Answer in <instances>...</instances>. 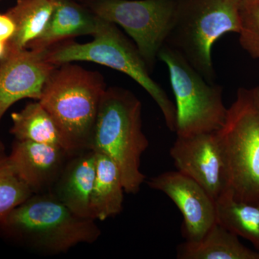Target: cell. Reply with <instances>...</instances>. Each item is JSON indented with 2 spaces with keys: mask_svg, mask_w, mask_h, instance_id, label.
<instances>
[{
  "mask_svg": "<svg viewBox=\"0 0 259 259\" xmlns=\"http://www.w3.org/2000/svg\"><path fill=\"white\" fill-rule=\"evenodd\" d=\"M101 234L95 220L75 214L51 192L32 194L0 222L2 239L47 255L93 244Z\"/></svg>",
  "mask_w": 259,
  "mask_h": 259,
  "instance_id": "obj_1",
  "label": "cell"
},
{
  "mask_svg": "<svg viewBox=\"0 0 259 259\" xmlns=\"http://www.w3.org/2000/svg\"><path fill=\"white\" fill-rule=\"evenodd\" d=\"M106 89L100 73L71 63L56 66L51 73L38 101L54 119L69 152L90 149Z\"/></svg>",
  "mask_w": 259,
  "mask_h": 259,
  "instance_id": "obj_2",
  "label": "cell"
},
{
  "mask_svg": "<svg viewBox=\"0 0 259 259\" xmlns=\"http://www.w3.org/2000/svg\"><path fill=\"white\" fill-rule=\"evenodd\" d=\"M141 110V102L129 90L107 88L90 144V149L115 162L127 194H137L146 180L141 171V158L149 142L143 132Z\"/></svg>",
  "mask_w": 259,
  "mask_h": 259,
  "instance_id": "obj_3",
  "label": "cell"
},
{
  "mask_svg": "<svg viewBox=\"0 0 259 259\" xmlns=\"http://www.w3.org/2000/svg\"><path fill=\"white\" fill-rule=\"evenodd\" d=\"M241 0H177L166 44L209 83H214L212 49L218 39L241 28Z\"/></svg>",
  "mask_w": 259,
  "mask_h": 259,
  "instance_id": "obj_4",
  "label": "cell"
},
{
  "mask_svg": "<svg viewBox=\"0 0 259 259\" xmlns=\"http://www.w3.org/2000/svg\"><path fill=\"white\" fill-rule=\"evenodd\" d=\"M92 41L78 44L64 40L46 49V59L59 65L75 61H90L120 71L144 89L163 114L168 128L176 132L177 110L164 90L151 78L150 70L135 44L116 25L105 21Z\"/></svg>",
  "mask_w": 259,
  "mask_h": 259,
  "instance_id": "obj_5",
  "label": "cell"
},
{
  "mask_svg": "<svg viewBox=\"0 0 259 259\" xmlns=\"http://www.w3.org/2000/svg\"><path fill=\"white\" fill-rule=\"evenodd\" d=\"M217 134L228 189L238 200L259 203V100L255 88L238 90Z\"/></svg>",
  "mask_w": 259,
  "mask_h": 259,
  "instance_id": "obj_6",
  "label": "cell"
},
{
  "mask_svg": "<svg viewBox=\"0 0 259 259\" xmlns=\"http://www.w3.org/2000/svg\"><path fill=\"white\" fill-rule=\"evenodd\" d=\"M169 73L176 100L177 136L216 132L226 122L223 88L209 83L178 51L164 44L158 54Z\"/></svg>",
  "mask_w": 259,
  "mask_h": 259,
  "instance_id": "obj_7",
  "label": "cell"
},
{
  "mask_svg": "<svg viewBox=\"0 0 259 259\" xmlns=\"http://www.w3.org/2000/svg\"><path fill=\"white\" fill-rule=\"evenodd\" d=\"M95 15L119 25L152 69L171 31L177 0H87Z\"/></svg>",
  "mask_w": 259,
  "mask_h": 259,
  "instance_id": "obj_8",
  "label": "cell"
},
{
  "mask_svg": "<svg viewBox=\"0 0 259 259\" xmlns=\"http://www.w3.org/2000/svg\"><path fill=\"white\" fill-rule=\"evenodd\" d=\"M170 156L177 171L197 182L214 200L228 189L217 131L177 136Z\"/></svg>",
  "mask_w": 259,
  "mask_h": 259,
  "instance_id": "obj_9",
  "label": "cell"
},
{
  "mask_svg": "<svg viewBox=\"0 0 259 259\" xmlns=\"http://www.w3.org/2000/svg\"><path fill=\"white\" fill-rule=\"evenodd\" d=\"M45 51L7 49L0 60V122L17 102L27 98L40 100L56 67L46 59Z\"/></svg>",
  "mask_w": 259,
  "mask_h": 259,
  "instance_id": "obj_10",
  "label": "cell"
},
{
  "mask_svg": "<svg viewBox=\"0 0 259 259\" xmlns=\"http://www.w3.org/2000/svg\"><path fill=\"white\" fill-rule=\"evenodd\" d=\"M148 185L175 202L183 216L186 241L200 240L216 223L215 200L197 182L178 171L152 177Z\"/></svg>",
  "mask_w": 259,
  "mask_h": 259,
  "instance_id": "obj_11",
  "label": "cell"
},
{
  "mask_svg": "<svg viewBox=\"0 0 259 259\" xmlns=\"http://www.w3.org/2000/svg\"><path fill=\"white\" fill-rule=\"evenodd\" d=\"M73 154L61 146L14 140L8 156L32 193L42 194L51 192Z\"/></svg>",
  "mask_w": 259,
  "mask_h": 259,
  "instance_id": "obj_12",
  "label": "cell"
},
{
  "mask_svg": "<svg viewBox=\"0 0 259 259\" xmlns=\"http://www.w3.org/2000/svg\"><path fill=\"white\" fill-rule=\"evenodd\" d=\"M95 171V151L88 149L74 153L66 163L51 193L75 214L92 218L90 197Z\"/></svg>",
  "mask_w": 259,
  "mask_h": 259,
  "instance_id": "obj_13",
  "label": "cell"
},
{
  "mask_svg": "<svg viewBox=\"0 0 259 259\" xmlns=\"http://www.w3.org/2000/svg\"><path fill=\"white\" fill-rule=\"evenodd\" d=\"M106 20L74 0H56L47 28L27 49L42 51L59 42L85 35H96Z\"/></svg>",
  "mask_w": 259,
  "mask_h": 259,
  "instance_id": "obj_14",
  "label": "cell"
},
{
  "mask_svg": "<svg viewBox=\"0 0 259 259\" xmlns=\"http://www.w3.org/2000/svg\"><path fill=\"white\" fill-rule=\"evenodd\" d=\"M95 153L96 171L90 197V212L93 219L104 221L122 212L125 192L115 162L103 153Z\"/></svg>",
  "mask_w": 259,
  "mask_h": 259,
  "instance_id": "obj_15",
  "label": "cell"
},
{
  "mask_svg": "<svg viewBox=\"0 0 259 259\" xmlns=\"http://www.w3.org/2000/svg\"><path fill=\"white\" fill-rule=\"evenodd\" d=\"M179 259H259V252L247 248L238 237L216 223L200 240L178 245Z\"/></svg>",
  "mask_w": 259,
  "mask_h": 259,
  "instance_id": "obj_16",
  "label": "cell"
},
{
  "mask_svg": "<svg viewBox=\"0 0 259 259\" xmlns=\"http://www.w3.org/2000/svg\"><path fill=\"white\" fill-rule=\"evenodd\" d=\"M56 0H17L6 12L14 20V36L7 49L23 50L44 32L55 10Z\"/></svg>",
  "mask_w": 259,
  "mask_h": 259,
  "instance_id": "obj_17",
  "label": "cell"
},
{
  "mask_svg": "<svg viewBox=\"0 0 259 259\" xmlns=\"http://www.w3.org/2000/svg\"><path fill=\"white\" fill-rule=\"evenodd\" d=\"M216 222L259 252V203L243 202L227 189L215 200Z\"/></svg>",
  "mask_w": 259,
  "mask_h": 259,
  "instance_id": "obj_18",
  "label": "cell"
},
{
  "mask_svg": "<svg viewBox=\"0 0 259 259\" xmlns=\"http://www.w3.org/2000/svg\"><path fill=\"white\" fill-rule=\"evenodd\" d=\"M11 118L13 125L10 133L14 136L15 140L54 145L65 148L56 122L38 100L29 102L20 111L13 112Z\"/></svg>",
  "mask_w": 259,
  "mask_h": 259,
  "instance_id": "obj_19",
  "label": "cell"
},
{
  "mask_svg": "<svg viewBox=\"0 0 259 259\" xmlns=\"http://www.w3.org/2000/svg\"><path fill=\"white\" fill-rule=\"evenodd\" d=\"M32 194L18 176L8 155L0 153V222Z\"/></svg>",
  "mask_w": 259,
  "mask_h": 259,
  "instance_id": "obj_20",
  "label": "cell"
},
{
  "mask_svg": "<svg viewBox=\"0 0 259 259\" xmlns=\"http://www.w3.org/2000/svg\"><path fill=\"white\" fill-rule=\"evenodd\" d=\"M240 19V44L252 57L259 59V0H241Z\"/></svg>",
  "mask_w": 259,
  "mask_h": 259,
  "instance_id": "obj_21",
  "label": "cell"
},
{
  "mask_svg": "<svg viewBox=\"0 0 259 259\" xmlns=\"http://www.w3.org/2000/svg\"><path fill=\"white\" fill-rule=\"evenodd\" d=\"M16 25L7 13H0V40L8 42L14 36Z\"/></svg>",
  "mask_w": 259,
  "mask_h": 259,
  "instance_id": "obj_22",
  "label": "cell"
},
{
  "mask_svg": "<svg viewBox=\"0 0 259 259\" xmlns=\"http://www.w3.org/2000/svg\"><path fill=\"white\" fill-rule=\"evenodd\" d=\"M7 51V42L0 40V60L4 57Z\"/></svg>",
  "mask_w": 259,
  "mask_h": 259,
  "instance_id": "obj_23",
  "label": "cell"
},
{
  "mask_svg": "<svg viewBox=\"0 0 259 259\" xmlns=\"http://www.w3.org/2000/svg\"><path fill=\"white\" fill-rule=\"evenodd\" d=\"M5 152V144H3V141L0 140V153H3Z\"/></svg>",
  "mask_w": 259,
  "mask_h": 259,
  "instance_id": "obj_24",
  "label": "cell"
},
{
  "mask_svg": "<svg viewBox=\"0 0 259 259\" xmlns=\"http://www.w3.org/2000/svg\"><path fill=\"white\" fill-rule=\"evenodd\" d=\"M255 93H256L257 97H258L259 100V87L258 88H255Z\"/></svg>",
  "mask_w": 259,
  "mask_h": 259,
  "instance_id": "obj_25",
  "label": "cell"
},
{
  "mask_svg": "<svg viewBox=\"0 0 259 259\" xmlns=\"http://www.w3.org/2000/svg\"><path fill=\"white\" fill-rule=\"evenodd\" d=\"M0 1H1V0H0Z\"/></svg>",
  "mask_w": 259,
  "mask_h": 259,
  "instance_id": "obj_26",
  "label": "cell"
}]
</instances>
